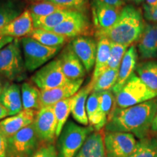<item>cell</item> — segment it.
I'll return each mask as SVG.
<instances>
[{
    "label": "cell",
    "instance_id": "11",
    "mask_svg": "<svg viewBox=\"0 0 157 157\" xmlns=\"http://www.w3.org/2000/svg\"><path fill=\"white\" fill-rule=\"evenodd\" d=\"M69 39L87 36L91 31V24L86 13L74 11L73 15L66 19L56 28L48 30Z\"/></svg>",
    "mask_w": 157,
    "mask_h": 157
},
{
    "label": "cell",
    "instance_id": "40",
    "mask_svg": "<svg viewBox=\"0 0 157 157\" xmlns=\"http://www.w3.org/2000/svg\"><path fill=\"white\" fill-rule=\"evenodd\" d=\"M95 1L119 9H121L124 6H125V0H95Z\"/></svg>",
    "mask_w": 157,
    "mask_h": 157
},
{
    "label": "cell",
    "instance_id": "22",
    "mask_svg": "<svg viewBox=\"0 0 157 157\" xmlns=\"http://www.w3.org/2000/svg\"><path fill=\"white\" fill-rule=\"evenodd\" d=\"M98 50L95 63L91 80L89 84L93 89V84L98 78L108 68V65L111 55V42L105 37L97 39Z\"/></svg>",
    "mask_w": 157,
    "mask_h": 157
},
{
    "label": "cell",
    "instance_id": "24",
    "mask_svg": "<svg viewBox=\"0 0 157 157\" xmlns=\"http://www.w3.org/2000/svg\"><path fill=\"white\" fill-rule=\"evenodd\" d=\"M27 36L31 37L41 44L50 48L63 47L69 40V38L63 35L41 29H34Z\"/></svg>",
    "mask_w": 157,
    "mask_h": 157
},
{
    "label": "cell",
    "instance_id": "33",
    "mask_svg": "<svg viewBox=\"0 0 157 157\" xmlns=\"http://www.w3.org/2000/svg\"><path fill=\"white\" fill-rule=\"evenodd\" d=\"M28 10L30 11L31 16L34 20L39 18V17L48 16V15H50L52 13H56V12L67 9H65L63 7L56 5V4L50 2L42 0L40 2H33L29 6Z\"/></svg>",
    "mask_w": 157,
    "mask_h": 157
},
{
    "label": "cell",
    "instance_id": "7",
    "mask_svg": "<svg viewBox=\"0 0 157 157\" xmlns=\"http://www.w3.org/2000/svg\"><path fill=\"white\" fill-rule=\"evenodd\" d=\"M39 145L32 123L7 138V157H31Z\"/></svg>",
    "mask_w": 157,
    "mask_h": 157
},
{
    "label": "cell",
    "instance_id": "28",
    "mask_svg": "<svg viewBox=\"0 0 157 157\" xmlns=\"http://www.w3.org/2000/svg\"><path fill=\"white\" fill-rule=\"evenodd\" d=\"M116 107V98L111 90L101 92L99 95L100 130L106 125L109 116Z\"/></svg>",
    "mask_w": 157,
    "mask_h": 157
},
{
    "label": "cell",
    "instance_id": "16",
    "mask_svg": "<svg viewBox=\"0 0 157 157\" xmlns=\"http://www.w3.org/2000/svg\"><path fill=\"white\" fill-rule=\"evenodd\" d=\"M34 29V20L30 11L25 9L18 17L0 29V34L21 39L28 36Z\"/></svg>",
    "mask_w": 157,
    "mask_h": 157
},
{
    "label": "cell",
    "instance_id": "29",
    "mask_svg": "<svg viewBox=\"0 0 157 157\" xmlns=\"http://www.w3.org/2000/svg\"><path fill=\"white\" fill-rule=\"evenodd\" d=\"M75 10H63L52 13L48 16L34 19V29L51 30L62 23L66 19L71 16Z\"/></svg>",
    "mask_w": 157,
    "mask_h": 157
},
{
    "label": "cell",
    "instance_id": "18",
    "mask_svg": "<svg viewBox=\"0 0 157 157\" xmlns=\"http://www.w3.org/2000/svg\"><path fill=\"white\" fill-rule=\"evenodd\" d=\"M137 58L138 54L137 49L135 45H132L127 49L126 53L124 56L119 69L117 83L111 90L114 95L121 89L132 74L135 73L134 71L136 69L137 65Z\"/></svg>",
    "mask_w": 157,
    "mask_h": 157
},
{
    "label": "cell",
    "instance_id": "12",
    "mask_svg": "<svg viewBox=\"0 0 157 157\" xmlns=\"http://www.w3.org/2000/svg\"><path fill=\"white\" fill-rule=\"evenodd\" d=\"M74 52L85 68L87 73L94 68L98 50V40L89 36H81L70 43Z\"/></svg>",
    "mask_w": 157,
    "mask_h": 157
},
{
    "label": "cell",
    "instance_id": "37",
    "mask_svg": "<svg viewBox=\"0 0 157 157\" xmlns=\"http://www.w3.org/2000/svg\"><path fill=\"white\" fill-rule=\"evenodd\" d=\"M56 143L40 144L31 157H58Z\"/></svg>",
    "mask_w": 157,
    "mask_h": 157
},
{
    "label": "cell",
    "instance_id": "10",
    "mask_svg": "<svg viewBox=\"0 0 157 157\" xmlns=\"http://www.w3.org/2000/svg\"><path fill=\"white\" fill-rule=\"evenodd\" d=\"M33 124L40 144L56 143L57 121L53 105L41 108Z\"/></svg>",
    "mask_w": 157,
    "mask_h": 157
},
{
    "label": "cell",
    "instance_id": "5",
    "mask_svg": "<svg viewBox=\"0 0 157 157\" xmlns=\"http://www.w3.org/2000/svg\"><path fill=\"white\" fill-rule=\"evenodd\" d=\"M157 97V92L151 90L134 73L115 95L116 107L124 109Z\"/></svg>",
    "mask_w": 157,
    "mask_h": 157
},
{
    "label": "cell",
    "instance_id": "46",
    "mask_svg": "<svg viewBox=\"0 0 157 157\" xmlns=\"http://www.w3.org/2000/svg\"><path fill=\"white\" fill-rule=\"evenodd\" d=\"M2 89H3L1 79H0V95H1V94H2Z\"/></svg>",
    "mask_w": 157,
    "mask_h": 157
},
{
    "label": "cell",
    "instance_id": "13",
    "mask_svg": "<svg viewBox=\"0 0 157 157\" xmlns=\"http://www.w3.org/2000/svg\"><path fill=\"white\" fill-rule=\"evenodd\" d=\"M92 13L95 32L105 31L114 25L120 15L121 9L93 0Z\"/></svg>",
    "mask_w": 157,
    "mask_h": 157
},
{
    "label": "cell",
    "instance_id": "35",
    "mask_svg": "<svg viewBox=\"0 0 157 157\" xmlns=\"http://www.w3.org/2000/svg\"><path fill=\"white\" fill-rule=\"evenodd\" d=\"M127 49L128 47L125 45L111 42V55L108 68L119 70Z\"/></svg>",
    "mask_w": 157,
    "mask_h": 157
},
{
    "label": "cell",
    "instance_id": "43",
    "mask_svg": "<svg viewBox=\"0 0 157 157\" xmlns=\"http://www.w3.org/2000/svg\"><path fill=\"white\" fill-rule=\"evenodd\" d=\"M151 131H153V132H157V111L151 125Z\"/></svg>",
    "mask_w": 157,
    "mask_h": 157
},
{
    "label": "cell",
    "instance_id": "49",
    "mask_svg": "<svg viewBox=\"0 0 157 157\" xmlns=\"http://www.w3.org/2000/svg\"><path fill=\"white\" fill-rule=\"evenodd\" d=\"M156 137H157V136H156Z\"/></svg>",
    "mask_w": 157,
    "mask_h": 157
},
{
    "label": "cell",
    "instance_id": "19",
    "mask_svg": "<svg viewBox=\"0 0 157 157\" xmlns=\"http://www.w3.org/2000/svg\"><path fill=\"white\" fill-rule=\"evenodd\" d=\"M138 52L140 58L145 60L157 57V23H146L138 41Z\"/></svg>",
    "mask_w": 157,
    "mask_h": 157
},
{
    "label": "cell",
    "instance_id": "47",
    "mask_svg": "<svg viewBox=\"0 0 157 157\" xmlns=\"http://www.w3.org/2000/svg\"><path fill=\"white\" fill-rule=\"evenodd\" d=\"M27 1H29V2H36V0H27Z\"/></svg>",
    "mask_w": 157,
    "mask_h": 157
},
{
    "label": "cell",
    "instance_id": "3",
    "mask_svg": "<svg viewBox=\"0 0 157 157\" xmlns=\"http://www.w3.org/2000/svg\"><path fill=\"white\" fill-rule=\"evenodd\" d=\"M21 40L15 39L0 50V74L11 82H21L27 78Z\"/></svg>",
    "mask_w": 157,
    "mask_h": 157
},
{
    "label": "cell",
    "instance_id": "15",
    "mask_svg": "<svg viewBox=\"0 0 157 157\" xmlns=\"http://www.w3.org/2000/svg\"><path fill=\"white\" fill-rule=\"evenodd\" d=\"M58 58L60 61L63 71L68 79L77 80L84 78L87 71L74 52L70 43L61 51Z\"/></svg>",
    "mask_w": 157,
    "mask_h": 157
},
{
    "label": "cell",
    "instance_id": "4",
    "mask_svg": "<svg viewBox=\"0 0 157 157\" xmlns=\"http://www.w3.org/2000/svg\"><path fill=\"white\" fill-rule=\"evenodd\" d=\"M93 131L91 126H80L73 121H68L58 137V157H75Z\"/></svg>",
    "mask_w": 157,
    "mask_h": 157
},
{
    "label": "cell",
    "instance_id": "25",
    "mask_svg": "<svg viewBox=\"0 0 157 157\" xmlns=\"http://www.w3.org/2000/svg\"><path fill=\"white\" fill-rule=\"evenodd\" d=\"M21 98L23 109L39 111L41 105V90L31 82H23L21 85Z\"/></svg>",
    "mask_w": 157,
    "mask_h": 157
},
{
    "label": "cell",
    "instance_id": "14",
    "mask_svg": "<svg viewBox=\"0 0 157 157\" xmlns=\"http://www.w3.org/2000/svg\"><path fill=\"white\" fill-rule=\"evenodd\" d=\"M84 78L71 80L67 83L48 90H41V105H53L58 102L74 96L80 90Z\"/></svg>",
    "mask_w": 157,
    "mask_h": 157
},
{
    "label": "cell",
    "instance_id": "27",
    "mask_svg": "<svg viewBox=\"0 0 157 157\" xmlns=\"http://www.w3.org/2000/svg\"><path fill=\"white\" fill-rule=\"evenodd\" d=\"M24 5L17 0H3L0 2V29L18 17L25 10Z\"/></svg>",
    "mask_w": 157,
    "mask_h": 157
},
{
    "label": "cell",
    "instance_id": "32",
    "mask_svg": "<svg viewBox=\"0 0 157 157\" xmlns=\"http://www.w3.org/2000/svg\"><path fill=\"white\" fill-rule=\"evenodd\" d=\"M99 95L100 93L93 91L90 94L86 103V111L89 124L93 127L95 131H100Z\"/></svg>",
    "mask_w": 157,
    "mask_h": 157
},
{
    "label": "cell",
    "instance_id": "39",
    "mask_svg": "<svg viewBox=\"0 0 157 157\" xmlns=\"http://www.w3.org/2000/svg\"><path fill=\"white\" fill-rule=\"evenodd\" d=\"M0 157H7V137L0 129Z\"/></svg>",
    "mask_w": 157,
    "mask_h": 157
},
{
    "label": "cell",
    "instance_id": "1",
    "mask_svg": "<svg viewBox=\"0 0 157 157\" xmlns=\"http://www.w3.org/2000/svg\"><path fill=\"white\" fill-rule=\"evenodd\" d=\"M157 111V97L144 103L120 109L115 107L109 116L105 132L132 134L140 139L148 136Z\"/></svg>",
    "mask_w": 157,
    "mask_h": 157
},
{
    "label": "cell",
    "instance_id": "41",
    "mask_svg": "<svg viewBox=\"0 0 157 157\" xmlns=\"http://www.w3.org/2000/svg\"><path fill=\"white\" fill-rule=\"evenodd\" d=\"M14 39L15 38H13V37L0 34V50L5 48L10 43H11Z\"/></svg>",
    "mask_w": 157,
    "mask_h": 157
},
{
    "label": "cell",
    "instance_id": "17",
    "mask_svg": "<svg viewBox=\"0 0 157 157\" xmlns=\"http://www.w3.org/2000/svg\"><path fill=\"white\" fill-rule=\"evenodd\" d=\"M37 111L35 110L23 109L17 114L0 121V129L8 138L34 122Z\"/></svg>",
    "mask_w": 157,
    "mask_h": 157
},
{
    "label": "cell",
    "instance_id": "23",
    "mask_svg": "<svg viewBox=\"0 0 157 157\" xmlns=\"http://www.w3.org/2000/svg\"><path fill=\"white\" fill-rule=\"evenodd\" d=\"M93 92V87L90 84L81 88L74 95V100L72 105L71 114L76 121L84 126L89 125V121L86 111V103L90 94Z\"/></svg>",
    "mask_w": 157,
    "mask_h": 157
},
{
    "label": "cell",
    "instance_id": "48",
    "mask_svg": "<svg viewBox=\"0 0 157 157\" xmlns=\"http://www.w3.org/2000/svg\"><path fill=\"white\" fill-rule=\"evenodd\" d=\"M40 1H42V0H36V2H40Z\"/></svg>",
    "mask_w": 157,
    "mask_h": 157
},
{
    "label": "cell",
    "instance_id": "34",
    "mask_svg": "<svg viewBox=\"0 0 157 157\" xmlns=\"http://www.w3.org/2000/svg\"><path fill=\"white\" fill-rule=\"evenodd\" d=\"M118 75H119L118 69L107 68L94 83L93 91L101 93V92L111 90L117 83Z\"/></svg>",
    "mask_w": 157,
    "mask_h": 157
},
{
    "label": "cell",
    "instance_id": "8",
    "mask_svg": "<svg viewBox=\"0 0 157 157\" xmlns=\"http://www.w3.org/2000/svg\"><path fill=\"white\" fill-rule=\"evenodd\" d=\"M31 79L40 90L53 89L71 81L65 76L58 57L39 68Z\"/></svg>",
    "mask_w": 157,
    "mask_h": 157
},
{
    "label": "cell",
    "instance_id": "26",
    "mask_svg": "<svg viewBox=\"0 0 157 157\" xmlns=\"http://www.w3.org/2000/svg\"><path fill=\"white\" fill-rule=\"evenodd\" d=\"M136 74L147 87L157 92V61L147 60L136 66Z\"/></svg>",
    "mask_w": 157,
    "mask_h": 157
},
{
    "label": "cell",
    "instance_id": "45",
    "mask_svg": "<svg viewBox=\"0 0 157 157\" xmlns=\"http://www.w3.org/2000/svg\"><path fill=\"white\" fill-rule=\"evenodd\" d=\"M127 1L135 3V5H140V4H142L144 2V0H127Z\"/></svg>",
    "mask_w": 157,
    "mask_h": 157
},
{
    "label": "cell",
    "instance_id": "20",
    "mask_svg": "<svg viewBox=\"0 0 157 157\" xmlns=\"http://www.w3.org/2000/svg\"><path fill=\"white\" fill-rule=\"evenodd\" d=\"M0 103L8 110L10 116H14L23 109L21 89L18 84L7 82L0 95Z\"/></svg>",
    "mask_w": 157,
    "mask_h": 157
},
{
    "label": "cell",
    "instance_id": "6",
    "mask_svg": "<svg viewBox=\"0 0 157 157\" xmlns=\"http://www.w3.org/2000/svg\"><path fill=\"white\" fill-rule=\"evenodd\" d=\"M20 40L25 66L29 72H33L42 67L62 49V47L45 46L29 36L23 37Z\"/></svg>",
    "mask_w": 157,
    "mask_h": 157
},
{
    "label": "cell",
    "instance_id": "21",
    "mask_svg": "<svg viewBox=\"0 0 157 157\" xmlns=\"http://www.w3.org/2000/svg\"><path fill=\"white\" fill-rule=\"evenodd\" d=\"M75 157H106L104 146V130L93 131Z\"/></svg>",
    "mask_w": 157,
    "mask_h": 157
},
{
    "label": "cell",
    "instance_id": "31",
    "mask_svg": "<svg viewBox=\"0 0 157 157\" xmlns=\"http://www.w3.org/2000/svg\"><path fill=\"white\" fill-rule=\"evenodd\" d=\"M129 157H157V137L148 135L140 139Z\"/></svg>",
    "mask_w": 157,
    "mask_h": 157
},
{
    "label": "cell",
    "instance_id": "9",
    "mask_svg": "<svg viewBox=\"0 0 157 157\" xmlns=\"http://www.w3.org/2000/svg\"><path fill=\"white\" fill-rule=\"evenodd\" d=\"M132 134L104 131V146L106 157H129L137 144Z\"/></svg>",
    "mask_w": 157,
    "mask_h": 157
},
{
    "label": "cell",
    "instance_id": "42",
    "mask_svg": "<svg viewBox=\"0 0 157 157\" xmlns=\"http://www.w3.org/2000/svg\"><path fill=\"white\" fill-rule=\"evenodd\" d=\"M10 116V113L2 104L0 103V120H3L5 118Z\"/></svg>",
    "mask_w": 157,
    "mask_h": 157
},
{
    "label": "cell",
    "instance_id": "2",
    "mask_svg": "<svg viewBox=\"0 0 157 157\" xmlns=\"http://www.w3.org/2000/svg\"><path fill=\"white\" fill-rule=\"evenodd\" d=\"M145 23L142 12L132 5L124 6L120 15L111 28L95 32L96 38L105 37L112 42L130 47L138 42L144 31Z\"/></svg>",
    "mask_w": 157,
    "mask_h": 157
},
{
    "label": "cell",
    "instance_id": "30",
    "mask_svg": "<svg viewBox=\"0 0 157 157\" xmlns=\"http://www.w3.org/2000/svg\"><path fill=\"white\" fill-rule=\"evenodd\" d=\"M74 100V95L69 98H67V99L59 101L53 105L54 113L55 115H56L57 121V138L60 135L63 128L67 122V119L69 117L70 113H71Z\"/></svg>",
    "mask_w": 157,
    "mask_h": 157
},
{
    "label": "cell",
    "instance_id": "38",
    "mask_svg": "<svg viewBox=\"0 0 157 157\" xmlns=\"http://www.w3.org/2000/svg\"><path fill=\"white\" fill-rule=\"evenodd\" d=\"M143 15L147 21L151 23H157V6L156 7H150L146 4H143Z\"/></svg>",
    "mask_w": 157,
    "mask_h": 157
},
{
    "label": "cell",
    "instance_id": "36",
    "mask_svg": "<svg viewBox=\"0 0 157 157\" xmlns=\"http://www.w3.org/2000/svg\"><path fill=\"white\" fill-rule=\"evenodd\" d=\"M56 5L71 10L86 13L88 8V0H46Z\"/></svg>",
    "mask_w": 157,
    "mask_h": 157
},
{
    "label": "cell",
    "instance_id": "44",
    "mask_svg": "<svg viewBox=\"0 0 157 157\" xmlns=\"http://www.w3.org/2000/svg\"><path fill=\"white\" fill-rule=\"evenodd\" d=\"M147 5L150 7H156L157 6V0H144Z\"/></svg>",
    "mask_w": 157,
    "mask_h": 157
}]
</instances>
